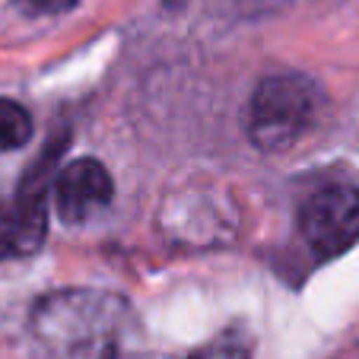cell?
Instances as JSON below:
<instances>
[{
	"label": "cell",
	"instance_id": "6da1fadb",
	"mask_svg": "<svg viewBox=\"0 0 359 359\" xmlns=\"http://www.w3.org/2000/svg\"><path fill=\"white\" fill-rule=\"evenodd\" d=\"M140 325L124 296L105 290H57L29 315L32 359H134Z\"/></svg>",
	"mask_w": 359,
	"mask_h": 359
},
{
	"label": "cell",
	"instance_id": "7a4b0ae2",
	"mask_svg": "<svg viewBox=\"0 0 359 359\" xmlns=\"http://www.w3.org/2000/svg\"><path fill=\"white\" fill-rule=\"evenodd\" d=\"M321 109V93L312 80L299 74L267 76L255 86L245 115L248 140L264 153L290 149L315 124Z\"/></svg>",
	"mask_w": 359,
	"mask_h": 359
},
{
	"label": "cell",
	"instance_id": "3957f363",
	"mask_svg": "<svg viewBox=\"0 0 359 359\" xmlns=\"http://www.w3.org/2000/svg\"><path fill=\"white\" fill-rule=\"evenodd\" d=\"M299 232L318 258H337L359 242V188L325 184L299 207Z\"/></svg>",
	"mask_w": 359,
	"mask_h": 359
},
{
	"label": "cell",
	"instance_id": "277c9868",
	"mask_svg": "<svg viewBox=\"0 0 359 359\" xmlns=\"http://www.w3.org/2000/svg\"><path fill=\"white\" fill-rule=\"evenodd\" d=\"M111 197H115V184L99 159H74L57 172L51 184L55 210L67 226L89 223L95 213L109 207Z\"/></svg>",
	"mask_w": 359,
	"mask_h": 359
},
{
	"label": "cell",
	"instance_id": "5b68a950",
	"mask_svg": "<svg viewBox=\"0 0 359 359\" xmlns=\"http://www.w3.org/2000/svg\"><path fill=\"white\" fill-rule=\"evenodd\" d=\"M48 219L26 213L16 201H0V261L35 255L45 242Z\"/></svg>",
	"mask_w": 359,
	"mask_h": 359
},
{
	"label": "cell",
	"instance_id": "8992f818",
	"mask_svg": "<svg viewBox=\"0 0 359 359\" xmlns=\"http://www.w3.org/2000/svg\"><path fill=\"white\" fill-rule=\"evenodd\" d=\"M251 350H255L251 334H245L242 327H226L210 344L197 346L188 359H251Z\"/></svg>",
	"mask_w": 359,
	"mask_h": 359
},
{
	"label": "cell",
	"instance_id": "52a82bcc",
	"mask_svg": "<svg viewBox=\"0 0 359 359\" xmlns=\"http://www.w3.org/2000/svg\"><path fill=\"white\" fill-rule=\"evenodd\" d=\"M32 134V118L13 99H0V153L4 149H20L29 143Z\"/></svg>",
	"mask_w": 359,
	"mask_h": 359
},
{
	"label": "cell",
	"instance_id": "ba28073f",
	"mask_svg": "<svg viewBox=\"0 0 359 359\" xmlns=\"http://www.w3.org/2000/svg\"><path fill=\"white\" fill-rule=\"evenodd\" d=\"M26 13L32 16H51V13H64L76 4V0H16Z\"/></svg>",
	"mask_w": 359,
	"mask_h": 359
}]
</instances>
